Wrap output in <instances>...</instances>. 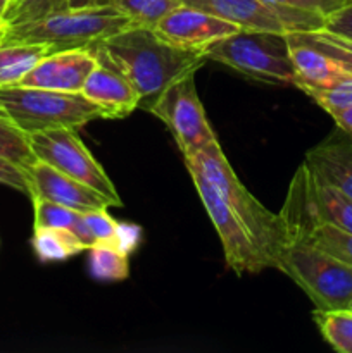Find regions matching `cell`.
Returning a JSON list of instances; mask_svg holds the SVG:
<instances>
[{
	"label": "cell",
	"instance_id": "obj_2",
	"mask_svg": "<svg viewBox=\"0 0 352 353\" xmlns=\"http://www.w3.org/2000/svg\"><path fill=\"white\" fill-rule=\"evenodd\" d=\"M183 159H185V164H192L193 168L199 169L204 178L214 186L221 199L242 221L247 233L254 240L255 247L268 262V268L275 269L280 252L285 247L286 241V231L282 216L266 209L242 185L231 164L228 162L226 155L221 150L219 141L211 145L206 150H200Z\"/></svg>",
	"mask_w": 352,
	"mask_h": 353
},
{
	"label": "cell",
	"instance_id": "obj_28",
	"mask_svg": "<svg viewBox=\"0 0 352 353\" xmlns=\"http://www.w3.org/2000/svg\"><path fill=\"white\" fill-rule=\"evenodd\" d=\"M0 185L17 190L31 199V183L26 168L10 159L0 157Z\"/></svg>",
	"mask_w": 352,
	"mask_h": 353
},
{
	"label": "cell",
	"instance_id": "obj_19",
	"mask_svg": "<svg viewBox=\"0 0 352 353\" xmlns=\"http://www.w3.org/2000/svg\"><path fill=\"white\" fill-rule=\"evenodd\" d=\"M31 202L35 209V228H62V230L72 231L85 245L86 250L97 243L83 212L68 209L45 199H31Z\"/></svg>",
	"mask_w": 352,
	"mask_h": 353
},
{
	"label": "cell",
	"instance_id": "obj_27",
	"mask_svg": "<svg viewBox=\"0 0 352 353\" xmlns=\"http://www.w3.org/2000/svg\"><path fill=\"white\" fill-rule=\"evenodd\" d=\"M48 12V0H9L3 10L2 23L6 26L28 23Z\"/></svg>",
	"mask_w": 352,
	"mask_h": 353
},
{
	"label": "cell",
	"instance_id": "obj_16",
	"mask_svg": "<svg viewBox=\"0 0 352 353\" xmlns=\"http://www.w3.org/2000/svg\"><path fill=\"white\" fill-rule=\"evenodd\" d=\"M286 41H289L293 71H295L297 88H302V86L331 88V86L352 78L351 72L342 68L330 55L289 37H286Z\"/></svg>",
	"mask_w": 352,
	"mask_h": 353
},
{
	"label": "cell",
	"instance_id": "obj_17",
	"mask_svg": "<svg viewBox=\"0 0 352 353\" xmlns=\"http://www.w3.org/2000/svg\"><path fill=\"white\" fill-rule=\"evenodd\" d=\"M304 162L352 200V147L337 141H324L307 152Z\"/></svg>",
	"mask_w": 352,
	"mask_h": 353
},
{
	"label": "cell",
	"instance_id": "obj_7",
	"mask_svg": "<svg viewBox=\"0 0 352 353\" xmlns=\"http://www.w3.org/2000/svg\"><path fill=\"white\" fill-rule=\"evenodd\" d=\"M28 138H30L31 150L38 161L93 188L106 196L113 207L123 205L114 183L110 181L102 165L90 154L76 130L61 128V130L38 131L28 134Z\"/></svg>",
	"mask_w": 352,
	"mask_h": 353
},
{
	"label": "cell",
	"instance_id": "obj_38",
	"mask_svg": "<svg viewBox=\"0 0 352 353\" xmlns=\"http://www.w3.org/2000/svg\"><path fill=\"white\" fill-rule=\"evenodd\" d=\"M351 309H352V305H351Z\"/></svg>",
	"mask_w": 352,
	"mask_h": 353
},
{
	"label": "cell",
	"instance_id": "obj_18",
	"mask_svg": "<svg viewBox=\"0 0 352 353\" xmlns=\"http://www.w3.org/2000/svg\"><path fill=\"white\" fill-rule=\"evenodd\" d=\"M54 48L47 43H0V88L17 85Z\"/></svg>",
	"mask_w": 352,
	"mask_h": 353
},
{
	"label": "cell",
	"instance_id": "obj_10",
	"mask_svg": "<svg viewBox=\"0 0 352 353\" xmlns=\"http://www.w3.org/2000/svg\"><path fill=\"white\" fill-rule=\"evenodd\" d=\"M185 165L188 169L193 185H195L197 193H199L200 202L216 228L228 268L237 276L257 274V272L268 269V262L255 247L254 240L247 233L242 221L235 216L233 210L228 207V203L221 199L219 193L204 178L199 169L193 168L192 164Z\"/></svg>",
	"mask_w": 352,
	"mask_h": 353
},
{
	"label": "cell",
	"instance_id": "obj_13",
	"mask_svg": "<svg viewBox=\"0 0 352 353\" xmlns=\"http://www.w3.org/2000/svg\"><path fill=\"white\" fill-rule=\"evenodd\" d=\"M31 183V199H45L78 212L109 209L110 202L90 186L62 174L61 171L41 161H35L26 168Z\"/></svg>",
	"mask_w": 352,
	"mask_h": 353
},
{
	"label": "cell",
	"instance_id": "obj_1",
	"mask_svg": "<svg viewBox=\"0 0 352 353\" xmlns=\"http://www.w3.org/2000/svg\"><path fill=\"white\" fill-rule=\"evenodd\" d=\"M93 48L133 85L145 110L168 86L195 74L207 62L206 52L175 47L140 26H126Z\"/></svg>",
	"mask_w": 352,
	"mask_h": 353
},
{
	"label": "cell",
	"instance_id": "obj_25",
	"mask_svg": "<svg viewBox=\"0 0 352 353\" xmlns=\"http://www.w3.org/2000/svg\"><path fill=\"white\" fill-rule=\"evenodd\" d=\"M0 157L10 159L24 168L37 161L28 134L3 112H0Z\"/></svg>",
	"mask_w": 352,
	"mask_h": 353
},
{
	"label": "cell",
	"instance_id": "obj_21",
	"mask_svg": "<svg viewBox=\"0 0 352 353\" xmlns=\"http://www.w3.org/2000/svg\"><path fill=\"white\" fill-rule=\"evenodd\" d=\"M128 255L117 250L113 243L99 241L88 248V271L97 281H124L130 276Z\"/></svg>",
	"mask_w": 352,
	"mask_h": 353
},
{
	"label": "cell",
	"instance_id": "obj_20",
	"mask_svg": "<svg viewBox=\"0 0 352 353\" xmlns=\"http://www.w3.org/2000/svg\"><path fill=\"white\" fill-rule=\"evenodd\" d=\"M31 247L40 262H62L86 250L72 231L62 228H35Z\"/></svg>",
	"mask_w": 352,
	"mask_h": 353
},
{
	"label": "cell",
	"instance_id": "obj_12",
	"mask_svg": "<svg viewBox=\"0 0 352 353\" xmlns=\"http://www.w3.org/2000/svg\"><path fill=\"white\" fill-rule=\"evenodd\" d=\"M97 62L99 55L93 47L52 50L17 83V86L79 93Z\"/></svg>",
	"mask_w": 352,
	"mask_h": 353
},
{
	"label": "cell",
	"instance_id": "obj_24",
	"mask_svg": "<svg viewBox=\"0 0 352 353\" xmlns=\"http://www.w3.org/2000/svg\"><path fill=\"white\" fill-rule=\"evenodd\" d=\"M286 37L330 55L352 74V40H349V38L330 33L326 30L302 31V33L299 31V33H289Z\"/></svg>",
	"mask_w": 352,
	"mask_h": 353
},
{
	"label": "cell",
	"instance_id": "obj_22",
	"mask_svg": "<svg viewBox=\"0 0 352 353\" xmlns=\"http://www.w3.org/2000/svg\"><path fill=\"white\" fill-rule=\"evenodd\" d=\"M313 319L321 336L338 353H352V309L314 310Z\"/></svg>",
	"mask_w": 352,
	"mask_h": 353
},
{
	"label": "cell",
	"instance_id": "obj_6",
	"mask_svg": "<svg viewBox=\"0 0 352 353\" xmlns=\"http://www.w3.org/2000/svg\"><path fill=\"white\" fill-rule=\"evenodd\" d=\"M206 55L207 61L235 69L247 78L295 86L286 34L240 30L211 45Z\"/></svg>",
	"mask_w": 352,
	"mask_h": 353
},
{
	"label": "cell",
	"instance_id": "obj_15",
	"mask_svg": "<svg viewBox=\"0 0 352 353\" xmlns=\"http://www.w3.org/2000/svg\"><path fill=\"white\" fill-rule=\"evenodd\" d=\"M292 181L313 219L352 233V200L345 193L317 176L306 162L299 165Z\"/></svg>",
	"mask_w": 352,
	"mask_h": 353
},
{
	"label": "cell",
	"instance_id": "obj_29",
	"mask_svg": "<svg viewBox=\"0 0 352 353\" xmlns=\"http://www.w3.org/2000/svg\"><path fill=\"white\" fill-rule=\"evenodd\" d=\"M85 221L88 224L90 231H92L95 241H107L110 243L116 234L117 230V221L107 212V209L100 210H92V212L85 214Z\"/></svg>",
	"mask_w": 352,
	"mask_h": 353
},
{
	"label": "cell",
	"instance_id": "obj_4",
	"mask_svg": "<svg viewBox=\"0 0 352 353\" xmlns=\"http://www.w3.org/2000/svg\"><path fill=\"white\" fill-rule=\"evenodd\" d=\"M276 271L289 276L317 310L351 309L352 268L299 234H286Z\"/></svg>",
	"mask_w": 352,
	"mask_h": 353
},
{
	"label": "cell",
	"instance_id": "obj_26",
	"mask_svg": "<svg viewBox=\"0 0 352 353\" xmlns=\"http://www.w3.org/2000/svg\"><path fill=\"white\" fill-rule=\"evenodd\" d=\"M306 95H309L317 105L328 114H333L337 110L352 107V78L347 81H342L331 88H313V86H302L299 88Z\"/></svg>",
	"mask_w": 352,
	"mask_h": 353
},
{
	"label": "cell",
	"instance_id": "obj_23",
	"mask_svg": "<svg viewBox=\"0 0 352 353\" xmlns=\"http://www.w3.org/2000/svg\"><path fill=\"white\" fill-rule=\"evenodd\" d=\"M114 7L130 21V26L150 28L182 6V0H110Z\"/></svg>",
	"mask_w": 352,
	"mask_h": 353
},
{
	"label": "cell",
	"instance_id": "obj_37",
	"mask_svg": "<svg viewBox=\"0 0 352 353\" xmlns=\"http://www.w3.org/2000/svg\"><path fill=\"white\" fill-rule=\"evenodd\" d=\"M0 24H2V21H0Z\"/></svg>",
	"mask_w": 352,
	"mask_h": 353
},
{
	"label": "cell",
	"instance_id": "obj_3",
	"mask_svg": "<svg viewBox=\"0 0 352 353\" xmlns=\"http://www.w3.org/2000/svg\"><path fill=\"white\" fill-rule=\"evenodd\" d=\"M130 26V21L113 6L52 10L38 19L6 26L3 43H47L54 50L95 47L106 38Z\"/></svg>",
	"mask_w": 352,
	"mask_h": 353
},
{
	"label": "cell",
	"instance_id": "obj_30",
	"mask_svg": "<svg viewBox=\"0 0 352 353\" xmlns=\"http://www.w3.org/2000/svg\"><path fill=\"white\" fill-rule=\"evenodd\" d=\"M323 30L352 40V0H347L338 9L324 16Z\"/></svg>",
	"mask_w": 352,
	"mask_h": 353
},
{
	"label": "cell",
	"instance_id": "obj_31",
	"mask_svg": "<svg viewBox=\"0 0 352 353\" xmlns=\"http://www.w3.org/2000/svg\"><path fill=\"white\" fill-rule=\"evenodd\" d=\"M141 236H144V231L138 224L133 223H117L116 234H114L113 241L110 243L121 250L123 254H126L130 257L135 250L138 248V245L141 243Z\"/></svg>",
	"mask_w": 352,
	"mask_h": 353
},
{
	"label": "cell",
	"instance_id": "obj_14",
	"mask_svg": "<svg viewBox=\"0 0 352 353\" xmlns=\"http://www.w3.org/2000/svg\"><path fill=\"white\" fill-rule=\"evenodd\" d=\"M79 93L99 107L102 119H123L140 107V97L133 85L102 57Z\"/></svg>",
	"mask_w": 352,
	"mask_h": 353
},
{
	"label": "cell",
	"instance_id": "obj_36",
	"mask_svg": "<svg viewBox=\"0 0 352 353\" xmlns=\"http://www.w3.org/2000/svg\"><path fill=\"white\" fill-rule=\"evenodd\" d=\"M3 33H6V24H0V43L3 41Z\"/></svg>",
	"mask_w": 352,
	"mask_h": 353
},
{
	"label": "cell",
	"instance_id": "obj_9",
	"mask_svg": "<svg viewBox=\"0 0 352 353\" xmlns=\"http://www.w3.org/2000/svg\"><path fill=\"white\" fill-rule=\"evenodd\" d=\"M186 6L206 10L242 30L269 33H302L323 30L324 14L278 6L266 0H182Z\"/></svg>",
	"mask_w": 352,
	"mask_h": 353
},
{
	"label": "cell",
	"instance_id": "obj_33",
	"mask_svg": "<svg viewBox=\"0 0 352 353\" xmlns=\"http://www.w3.org/2000/svg\"><path fill=\"white\" fill-rule=\"evenodd\" d=\"M109 2L110 0H48V12H52V10L81 9V7L102 6V3H109Z\"/></svg>",
	"mask_w": 352,
	"mask_h": 353
},
{
	"label": "cell",
	"instance_id": "obj_35",
	"mask_svg": "<svg viewBox=\"0 0 352 353\" xmlns=\"http://www.w3.org/2000/svg\"><path fill=\"white\" fill-rule=\"evenodd\" d=\"M9 0H0V21H2V16H3V10H6V6Z\"/></svg>",
	"mask_w": 352,
	"mask_h": 353
},
{
	"label": "cell",
	"instance_id": "obj_34",
	"mask_svg": "<svg viewBox=\"0 0 352 353\" xmlns=\"http://www.w3.org/2000/svg\"><path fill=\"white\" fill-rule=\"evenodd\" d=\"M330 116L333 117L335 124H337L342 131H345L349 137H352V107L337 110V112L330 114Z\"/></svg>",
	"mask_w": 352,
	"mask_h": 353
},
{
	"label": "cell",
	"instance_id": "obj_8",
	"mask_svg": "<svg viewBox=\"0 0 352 353\" xmlns=\"http://www.w3.org/2000/svg\"><path fill=\"white\" fill-rule=\"evenodd\" d=\"M148 112L169 128L183 157L206 150L219 141L207 121L193 74L168 86L148 107Z\"/></svg>",
	"mask_w": 352,
	"mask_h": 353
},
{
	"label": "cell",
	"instance_id": "obj_5",
	"mask_svg": "<svg viewBox=\"0 0 352 353\" xmlns=\"http://www.w3.org/2000/svg\"><path fill=\"white\" fill-rule=\"evenodd\" d=\"M0 112L26 134L38 131L79 130L93 119H102L99 107L81 93H64L30 86H2Z\"/></svg>",
	"mask_w": 352,
	"mask_h": 353
},
{
	"label": "cell",
	"instance_id": "obj_11",
	"mask_svg": "<svg viewBox=\"0 0 352 353\" xmlns=\"http://www.w3.org/2000/svg\"><path fill=\"white\" fill-rule=\"evenodd\" d=\"M242 28L224 21L206 10L182 3L155 24L154 31L159 38L175 47L186 50L206 52L211 45L230 34L238 33Z\"/></svg>",
	"mask_w": 352,
	"mask_h": 353
},
{
	"label": "cell",
	"instance_id": "obj_32",
	"mask_svg": "<svg viewBox=\"0 0 352 353\" xmlns=\"http://www.w3.org/2000/svg\"><path fill=\"white\" fill-rule=\"evenodd\" d=\"M266 2L278 3V6L285 7H295V9L314 10V12H321L326 16L331 10L338 9L347 0H266Z\"/></svg>",
	"mask_w": 352,
	"mask_h": 353
}]
</instances>
